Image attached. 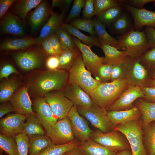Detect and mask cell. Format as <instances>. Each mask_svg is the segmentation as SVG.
<instances>
[{"label": "cell", "instance_id": "obj_15", "mask_svg": "<svg viewBox=\"0 0 155 155\" xmlns=\"http://www.w3.org/2000/svg\"><path fill=\"white\" fill-rule=\"evenodd\" d=\"M24 22L18 16L8 11L1 19L0 24L1 33L22 37L25 34Z\"/></svg>", "mask_w": 155, "mask_h": 155}, {"label": "cell", "instance_id": "obj_18", "mask_svg": "<svg viewBox=\"0 0 155 155\" xmlns=\"http://www.w3.org/2000/svg\"><path fill=\"white\" fill-rule=\"evenodd\" d=\"M124 5L132 16L135 29L138 30L144 26L155 28V12L135 8L126 3Z\"/></svg>", "mask_w": 155, "mask_h": 155}, {"label": "cell", "instance_id": "obj_41", "mask_svg": "<svg viewBox=\"0 0 155 155\" xmlns=\"http://www.w3.org/2000/svg\"><path fill=\"white\" fill-rule=\"evenodd\" d=\"M69 24L78 30L89 33L91 36H96L93 20L77 18L71 21Z\"/></svg>", "mask_w": 155, "mask_h": 155}, {"label": "cell", "instance_id": "obj_10", "mask_svg": "<svg viewBox=\"0 0 155 155\" xmlns=\"http://www.w3.org/2000/svg\"><path fill=\"white\" fill-rule=\"evenodd\" d=\"M60 90L51 91L45 95L44 98L54 114L59 120L67 116L73 103Z\"/></svg>", "mask_w": 155, "mask_h": 155}, {"label": "cell", "instance_id": "obj_48", "mask_svg": "<svg viewBox=\"0 0 155 155\" xmlns=\"http://www.w3.org/2000/svg\"><path fill=\"white\" fill-rule=\"evenodd\" d=\"M94 15L95 12L94 0H86L82 12V18L91 19Z\"/></svg>", "mask_w": 155, "mask_h": 155}, {"label": "cell", "instance_id": "obj_14", "mask_svg": "<svg viewBox=\"0 0 155 155\" xmlns=\"http://www.w3.org/2000/svg\"><path fill=\"white\" fill-rule=\"evenodd\" d=\"M27 117L18 113H10L0 120V132L3 134L15 136L22 133Z\"/></svg>", "mask_w": 155, "mask_h": 155}, {"label": "cell", "instance_id": "obj_6", "mask_svg": "<svg viewBox=\"0 0 155 155\" xmlns=\"http://www.w3.org/2000/svg\"><path fill=\"white\" fill-rule=\"evenodd\" d=\"M113 130L119 131L125 136L132 155H148L143 142V131L137 120L118 125Z\"/></svg>", "mask_w": 155, "mask_h": 155}, {"label": "cell", "instance_id": "obj_27", "mask_svg": "<svg viewBox=\"0 0 155 155\" xmlns=\"http://www.w3.org/2000/svg\"><path fill=\"white\" fill-rule=\"evenodd\" d=\"M104 55V64L114 65L123 61L127 56L126 53L111 45L101 44L100 47Z\"/></svg>", "mask_w": 155, "mask_h": 155}, {"label": "cell", "instance_id": "obj_59", "mask_svg": "<svg viewBox=\"0 0 155 155\" xmlns=\"http://www.w3.org/2000/svg\"><path fill=\"white\" fill-rule=\"evenodd\" d=\"M63 155H83L81 151L78 146L71 149L65 153Z\"/></svg>", "mask_w": 155, "mask_h": 155}, {"label": "cell", "instance_id": "obj_45", "mask_svg": "<svg viewBox=\"0 0 155 155\" xmlns=\"http://www.w3.org/2000/svg\"><path fill=\"white\" fill-rule=\"evenodd\" d=\"M95 15L110 8L119 6L120 2L116 0H94Z\"/></svg>", "mask_w": 155, "mask_h": 155}, {"label": "cell", "instance_id": "obj_47", "mask_svg": "<svg viewBox=\"0 0 155 155\" xmlns=\"http://www.w3.org/2000/svg\"><path fill=\"white\" fill-rule=\"evenodd\" d=\"M141 63L146 67H155V48L146 51L140 57Z\"/></svg>", "mask_w": 155, "mask_h": 155}, {"label": "cell", "instance_id": "obj_52", "mask_svg": "<svg viewBox=\"0 0 155 155\" xmlns=\"http://www.w3.org/2000/svg\"><path fill=\"white\" fill-rule=\"evenodd\" d=\"M148 40L149 47L155 48V29L149 26L145 27L144 31Z\"/></svg>", "mask_w": 155, "mask_h": 155}, {"label": "cell", "instance_id": "obj_13", "mask_svg": "<svg viewBox=\"0 0 155 155\" xmlns=\"http://www.w3.org/2000/svg\"><path fill=\"white\" fill-rule=\"evenodd\" d=\"M67 116L69 119L74 136L80 143L84 142L90 138L94 132L89 126L86 120L79 113L76 106L71 108Z\"/></svg>", "mask_w": 155, "mask_h": 155}, {"label": "cell", "instance_id": "obj_22", "mask_svg": "<svg viewBox=\"0 0 155 155\" xmlns=\"http://www.w3.org/2000/svg\"><path fill=\"white\" fill-rule=\"evenodd\" d=\"M51 11L47 2L43 1L39 4L30 14L29 23L31 30L36 31L46 20L50 15Z\"/></svg>", "mask_w": 155, "mask_h": 155}, {"label": "cell", "instance_id": "obj_19", "mask_svg": "<svg viewBox=\"0 0 155 155\" xmlns=\"http://www.w3.org/2000/svg\"><path fill=\"white\" fill-rule=\"evenodd\" d=\"M73 40L82 55L84 65L87 70L93 74L97 67L104 64V57H100L91 50V46L86 45L73 36Z\"/></svg>", "mask_w": 155, "mask_h": 155}, {"label": "cell", "instance_id": "obj_53", "mask_svg": "<svg viewBox=\"0 0 155 155\" xmlns=\"http://www.w3.org/2000/svg\"><path fill=\"white\" fill-rule=\"evenodd\" d=\"M16 0H0V18L1 19Z\"/></svg>", "mask_w": 155, "mask_h": 155}, {"label": "cell", "instance_id": "obj_33", "mask_svg": "<svg viewBox=\"0 0 155 155\" xmlns=\"http://www.w3.org/2000/svg\"><path fill=\"white\" fill-rule=\"evenodd\" d=\"M93 20L96 35L101 44L109 45L117 49V40L108 33L105 26L98 20L96 18Z\"/></svg>", "mask_w": 155, "mask_h": 155}, {"label": "cell", "instance_id": "obj_17", "mask_svg": "<svg viewBox=\"0 0 155 155\" xmlns=\"http://www.w3.org/2000/svg\"><path fill=\"white\" fill-rule=\"evenodd\" d=\"M9 101L16 113L27 117L31 114H35L32 110V103L27 87H23L18 89L13 93Z\"/></svg>", "mask_w": 155, "mask_h": 155}, {"label": "cell", "instance_id": "obj_20", "mask_svg": "<svg viewBox=\"0 0 155 155\" xmlns=\"http://www.w3.org/2000/svg\"><path fill=\"white\" fill-rule=\"evenodd\" d=\"M63 92L77 106L90 107L94 104L90 96L77 85L69 83Z\"/></svg>", "mask_w": 155, "mask_h": 155}, {"label": "cell", "instance_id": "obj_16", "mask_svg": "<svg viewBox=\"0 0 155 155\" xmlns=\"http://www.w3.org/2000/svg\"><path fill=\"white\" fill-rule=\"evenodd\" d=\"M33 103L36 115L46 131L58 119L53 113L44 98L36 97L34 99Z\"/></svg>", "mask_w": 155, "mask_h": 155}, {"label": "cell", "instance_id": "obj_43", "mask_svg": "<svg viewBox=\"0 0 155 155\" xmlns=\"http://www.w3.org/2000/svg\"><path fill=\"white\" fill-rule=\"evenodd\" d=\"M113 65L102 64L99 66L94 71L93 75L96 79L101 83L110 80L112 71Z\"/></svg>", "mask_w": 155, "mask_h": 155}, {"label": "cell", "instance_id": "obj_12", "mask_svg": "<svg viewBox=\"0 0 155 155\" xmlns=\"http://www.w3.org/2000/svg\"><path fill=\"white\" fill-rule=\"evenodd\" d=\"M90 139L102 146L114 149L118 151L130 148L129 143L115 131L106 133L100 131H94Z\"/></svg>", "mask_w": 155, "mask_h": 155}, {"label": "cell", "instance_id": "obj_32", "mask_svg": "<svg viewBox=\"0 0 155 155\" xmlns=\"http://www.w3.org/2000/svg\"><path fill=\"white\" fill-rule=\"evenodd\" d=\"M61 26L66 29L71 35L77 38L83 43L91 46H96L100 47L101 44L95 36L86 35L69 24L62 23Z\"/></svg>", "mask_w": 155, "mask_h": 155}, {"label": "cell", "instance_id": "obj_60", "mask_svg": "<svg viewBox=\"0 0 155 155\" xmlns=\"http://www.w3.org/2000/svg\"><path fill=\"white\" fill-rule=\"evenodd\" d=\"M115 155H132L130 149L119 151L117 152Z\"/></svg>", "mask_w": 155, "mask_h": 155}, {"label": "cell", "instance_id": "obj_42", "mask_svg": "<svg viewBox=\"0 0 155 155\" xmlns=\"http://www.w3.org/2000/svg\"><path fill=\"white\" fill-rule=\"evenodd\" d=\"M128 69L124 60L113 65L110 80L111 81L125 80Z\"/></svg>", "mask_w": 155, "mask_h": 155}, {"label": "cell", "instance_id": "obj_56", "mask_svg": "<svg viewBox=\"0 0 155 155\" xmlns=\"http://www.w3.org/2000/svg\"><path fill=\"white\" fill-rule=\"evenodd\" d=\"M0 106V118L10 112L14 111V109L11 104L6 102L1 103Z\"/></svg>", "mask_w": 155, "mask_h": 155}, {"label": "cell", "instance_id": "obj_54", "mask_svg": "<svg viewBox=\"0 0 155 155\" xmlns=\"http://www.w3.org/2000/svg\"><path fill=\"white\" fill-rule=\"evenodd\" d=\"M46 65L49 70H55L58 69L59 62L57 56H50L47 59Z\"/></svg>", "mask_w": 155, "mask_h": 155}, {"label": "cell", "instance_id": "obj_5", "mask_svg": "<svg viewBox=\"0 0 155 155\" xmlns=\"http://www.w3.org/2000/svg\"><path fill=\"white\" fill-rule=\"evenodd\" d=\"M35 45L11 54L17 65L22 69L26 71L34 69L40 67L46 62L48 55L41 47V45Z\"/></svg>", "mask_w": 155, "mask_h": 155}, {"label": "cell", "instance_id": "obj_37", "mask_svg": "<svg viewBox=\"0 0 155 155\" xmlns=\"http://www.w3.org/2000/svg\"><path fill=\"white\" fill-rule=\"evenodd\" d=\"M145 129V148L148 155H155V121L150 123Z\"/></svg>", "mask_w": 155, "mask_h": 155}, {"label": "cell", "instance_id": "obj_46", "mask_svg": "<svg viewBox=\"0 0 155 155\" xmlns=\"http://www.w3.org/2000/svg\"><path fill=\"white\" fill-rule=\"evenodd\" d=\"M85 3V0H74L70 11L67 17L66 23L69 22L72 20L78 17L82 8H83Z\"/></svg>", "mask_w": 155, "mask_h": 155}, {"label": "cell", "instance_id": "obj_23", "mask_svg": "<svg viewBox=\"0 0 155 155\" xmlns=\"http://www.w3.org/2000/svg\"><path fill=\"white\" fill-rule=\"evenodd\" d=\"M35 39L30 37L9 38L4 40L0 44V51L23 50L36 45Z\"/></svg>", "mask_w": 155, "mask_h": 155}, {"label": "cell", "instance_id": "obj_34", "mask_svg": "<svg viewBox=\"0 0 155 155\" xmlns=\"http://www.w3.org/2000/svg\"><path fill=\"white\" fill-rule=\"evenodd\" d=\"M80 143L75 140L63 145L52 144L43 149L36 155H63L67 151L76 148Z\"/></svg>", "mask_w": 155, "mask_h": 155}, {"label": "cell", "instance_id": "obj_55", "mask_svg": "<svg viewBox=\"0 0 155 155\" xmlns=\"http://www.w3.org/2000/svg\"><path fill=\"white\" fill-rule=\"evenodd\" d=\"M125 1L127 3L126 4L138 8L143 7L147 3L155 2V0H129Z\"/></svg>", "mask_w": 155, "mask_h": 155}, {"label": "cell", "instance_id": "obj_30", "mask_svg": "<svg viewBox=\"0 0 155 155\" xmlns=\"http://www.w3.org/2000/svg\"><path fill=\"white\" fill-rule=\"evenodd\" d=\"M22 133L28 136L35 135H46V131L36 114L27 117Z\"/></svg>", "mask_w": 155, "mask_h": 155}, {"label": "cell", "instance_id": "obj_1", "mask_svg": "<svg viewBox=\"0 0 155 155\" xmlns=\"http://www.w3.org/2000/svg\"><path fill=\"white\" fill-rule=\"evenodd\" d=\"M69 75L67 71L59 69L39 72L29 79L28 87L38 97L53 90H63L67 85Z\"/></svg>", "mask_w": 155, "mask_h": 155}, {"label": "cell", "instance_id": "obj_31", "mask_svg": "<svg viewBox=\"0 0 155 155\" xmlns=\"http://www.w3.org/2000/svg\"><path fill=\"white\" fill-rule=\"evenodd\" d=\"M80 52L77 47L71 49L63 50L57 55L59 62L58 69L69 71L76 57Z\"/></svg>", "mask_w": 155, "mask_h": 155}, {"label": "cell", "instance_id": "obj_8", "mask_svg": "<svg viewBox=\"0 0 155 155\" xmlns=\"http://www.w3.org/2000/svg\"><path fill=\"white\" fill-rule=\"evenodd\" d=\"M52 144L63 145L75 140L70 121L67 116L59 120L46 131Z\"/></svg>", "mask_w": 155, "mask_h": 155}, {"label": "cell", "instance_id": "obj_28", "mask_svg": "<svg viewBox=\"0 0 155 155\" xmlns=\"http://www.w3.org/2000/svg\"><path fill=\"white\" fill-rule=\"evenodd\" d=\"M136 106L142 115V126L144 128L155 121V103L140 99L136 102Z\"/></svg>", "mask_w": 155, "mask_h": 155}, {"label": "cell", "instance_id": "obj_35", "mask_svg": "<svg viewBox=\"0 0 155 155\" xmlns=\"http://www.w3.org/2000/svg\"><path fill=\"white\" fill-rule=\"evenodd\" d=\"M122 13V8L119 5L100 13L96 16V18L106 28L111 26Z\"/></svg>", "mask_w": 155, "mask_h": 155}, {"label": "cell", "instance_id": "obj_4", "mask_svg": "<svg viewBox=\"0 0 155 155\" xmlns=\"http://www.w3.org/2000/svg\"><path fill=\"white\" fill-rule=\"evenodd\" d=\"M69 73V83L79 86L89 95L92 90L102 83L93 78L91 72L86 69L81 52L76 57Z\"/></svg>", "mask_w": 155, "mask_h": 155}, {"label": "cell", "instance_id": "obj_58", "mask_svg": "<svg viewBox=\"0 0 155 155\" xmlns=\"http://www.w3.org/2000/svg\"><path fill=\"white\" fill-rule=\"evenodd\" d=\"M52 8L63 7V11H65V0H52Z\"/></svg>", "mask_w": 155, "mask_h": 155}, {"label": "cell", "instance_id": "obj_44", "mask_svg": "<svg viewBox=\"0 0 155 155\" xmlns=\"http://www.w3.org/2000/svg\"><path fill=\"white\" fill-rule=\"evenodd\" d=\"M14 137L17 143L18 155H28L29 148L28 136L22 133Z\"/></svg>", "mask_w": 155, "mask_h": 155}, {"label": "cell", "instance_id": "obj_7", "mask_svg": "<svg viewBox=\"0 0 155 155\" xmlns=\"http://www.w3.org/2000/svg\"><path fill=\"white\" fill-rule=\"evenodd\" d=\"M77 108L80 114L102 132L106 133L113 130L115 126L110 120L105 108L94 104L90 107L77 106Z\"/></svg>", "mask_w": 155, "mask_h": 155}, {"label": "cell", "instance_id": "obj_61", "mask_svg": "<svg viewBox=\"0 0 155 155\" xmlns=\"http://www.w3.org/2000/svg\"><path fill=\"white\" fill-rule=\"evenodd\" d=\"M149 85L150 87H155V76L150 81Z\"/></svg>", "mask_w": 155, "mask_h": 155}, {"label": "cell", "instance_id": "obj_9", "mask_svg": "<svg viewBox=\"0 0 155 155\" xmlns=\"http://www.w3.org/2000/svg\"><path fill=\"white\" fill-rule=\"evenodd\" d=\"M124 61L128 72L125 80L129 85L138 86L141 88L148 86V71L141 63L139 57L134 58L127 56Z\"/></svg>", "mask_w": 155, "mask_h": 155}, {"label": "cell", "instance_id": "obj_3", "mask_svg": "<svg viewBox=\"0 0 155 155\" xmlns=\"http://www.w3.org/2000/svg\"><path fill=\"white\" fill-rule=\"evenodd\" d=\"M117 49L125 51L127 56L140 57L149 48L148 40L144 31L131 29L119 36Z\"/></svg>", "mask_w": 155, "mask_h": 155}, {"label": "cell", "instance_id": "obj_39", "mask_svg": "<svg viewBox=\"0 0 155 155\" xmlns=\"http://www.w3.org/2000/svg\"><path fill=\"white\" fill-rule=\"evenodd\" d=\"M111 26L115 33L122 35L131 29V22L127 15L122 13Z\"/></svg>", "mask_w": 155, "mask_h": 155}, {"label": "cell", "instance_id": "obj_62", "mask_svg": "<svg viewBox=\"0 0 155 155\" xmlns=\"http://www.w3.org/2000/svg\"><path fill=\"white\" fill-rule=\"evenodd\" d=\"M154 6H155V2H154Z\"/></svg>", "mask_w": 155, "mask_h": 155}, {"label": "cell", "instance_id": "obj_21", "mask_svg": "<svg viewBox=\"0 0 155 155\" xmlns=\"http://www.w3.org/2000/svg\"><path fill=\"white\" fill-rule=\"evenodd\" d=\"M64 16L63 11L61 13L51 11L49 18L42 28L40 34L35 38L36 44L41 45L44 39L55 34L63 23Z\"/></svg>", "mask_w": 155, "mask_h": 155}, {"label": "cell", "instance_id": "obj_24", "mask_svg": "<svg viewBox=\"0 0 155 155\" xmlns=\"http://www.w3.org/2000/svg\"><path fill=\"white\" fill-rule=\"evenodd\" d=\"M78 147L83 155H115L118 152L114 149L102 146L90 139L80 143Z\"/></svg>", "mask_w": 155, "mask_h": 155}, {"label": "cell", "instance_id": "obj_36", "mask_svg": "<svg viewBox=\"0 0 155 155\" xmlns=\"http://www.w3.org/2000/svg\"><path fill=\"white\" fill-rule=\"evenodd\" d=\"M20 85L19 82L14 79H7L1 82L0 84V102L9 100Z\"/></svg>", "mask_w": 155, "mask_h": 155}, {"label": "cell", "instance_id": "obj_38", "mask_svg": "<svg viewBox=\"0 0 155 155\" xmlns=\"http://www.w3.org/2000/svg\"><path fill=\"white\" fill-rule=\"evenodd\" d=\"M0 147L9 155H18L17 143L13 136L0 133Z\"/></svg>", "mask_w": 155, "mask_h": 155}, {"label": "cell", "instance_id": "obj_2", "mask_svg": "<svg viewBox=\"0 0 155 155\" xmlns=\"http://www.w3.org/2000/svg\"><path fill=\"white\" fill-rule=\"evenodd\" d=\"M129 85L126 80L102 83L89 95L94 105L106 110Z\"/></svg>", "mask_w": 155, "mask_h": 155}, {"label": "cell", "instance_id": "obj_40", "mask_svg": "<svg viewBox=\"0 0 155 155\" xmlns=\"http://www.w3.org/2000/svg\"><path fill=\"white\" fill-rule=\"evenodd\" d=\"M55 34L58 37L63 50L71 49L77 47L71 35L61 25L57 29Z\"/></svg>", "mask_w": 155, "mask_h": 155}, {"label": "cell", "instance_id": "obj_11", "mask_svg": "<svg viewBox=\"0 0 155 155\" xmlns=\"http://www.w3.org/2000/svg\"><path fill=\"white\" fill-rule=\"evenodd\" d=\"M144 98L141 88L129 85L119 98L107 108L108 111L130 109L134 106L133 103L137 99Z\"/></svg>", "mask_w": 155, "mask_h": 155}, {"label": "cell", "instance_id": "obj_26", "mask_svg": "<svg viewBox=\"0 0 155 155\" xmlns=\"http://www.w3.org/2000/svg\"><path fill=\"white\" fill-rule=\"evenodd\" d=\"M42 1V0H16L10 8L9 11L25 22L28 12Z\"/></svg>", "mask_w": 155, "mask_h": 155}, {"label": "cell", "instance_id": "obj_29", "mask_svg": "<svg viewBox=\"0 0 155 155\" xmlns=\"http://www.w3.org/2000/svg\"><path fill=\"white\" fill-rule=\"evenodd\" d=\"M29 155H36L43 149L52 144L46 135L28 136Z\"/></svg>", "mask_w": 155, "mask_h": 155}, {"label": "cell", "instance_id": "obj_25", "mask_svg": "<svg viewBox=\"0 0 155 155\" xmlns=\"http://www.w3.org/2000/svg\"><path fill=\"white\" fill-rule=\"evenodd\" d=\"M140 113V110L136 106L127 110L108 111V117L115 126L137 120Z\"/></svg>", "mask_w": 155, "mask_h": 155}, {"label": "cell", "instance_id": "obj_57", "mask_svg": "<svg viewBox=\"0 0 155 155\" xmlns=\"http://www.w3.org/2000/svg\"><path fill=\"white\" fill-rule=\"evenodd\" d=\"M41 45L44 51L50 56H57V54L50 44L47 38L44 39Z\"/></svg>", "mask_w": 155, "mask_h": 155}, {"label": "cell", "instance_id": "obj_63", "mask_svg": "<svg viewBox=\"0 0 155 155\" xmlns=\"http://www.w3.org/2000/svg\"><path fill=\"white\" fill-rule=\"evenodd\" d=\"M154 70H155V67L154 68Z\"/></svg>", "mask_w": 155, "mask_h": 155}, {"label": "cell", "instance_id": "obj_50", "mask_svg": "<svg viewBox=\"0 0 155 155\" xmlns=\"http://www.w3.org/2000/svg\"><path fill=\"white\" fill-rule=\"evenodd\" d=\"M47 38L57 55L60 53L63 50L60 41L55 34L51 35Z\"/></svg>", "mask_w": 155, "mask_h": 155}, {"label": "cell", "instance_id": "obj_49", "mask_svg": "<svg viewBox=\"0 0 155 155\" xmlns=\"http://www.w3.org/2000/svg\"><path fill=\"white\" fill-rule=\"evenodd\" d=\"M15 73L19 74V72L11 65L6 63L1 67L0 71V79L3 78L8 79L9 75L11 74Z\"/></svg>", "mask_w": 155, "mask_h": 155}, {"label": "cell", "instance_id": "obj_51", "mask_svg": "<svg viewBox=\"0 0 155 155\" xmlns=\"http://www.w3.org/2000/svg\"><path fill=\"white\" fill-rule=\"evenodd\" d=\"M144 96V98L146 101L155 103V87L146 86L141 88Z\"/></svg>", "mask_w": 155, "mask_h": 155}]
</instances>
